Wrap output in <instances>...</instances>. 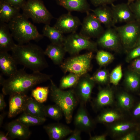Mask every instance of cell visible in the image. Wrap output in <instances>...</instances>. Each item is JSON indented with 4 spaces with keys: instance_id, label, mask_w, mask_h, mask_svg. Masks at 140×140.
<instances>
[{
    "instance_id": "obj_1",
    "label": "cell",
    "mask_w": 140,
    "mask_h": 140,
    "mask_svg": "<svg viewBox=\"0 0 140 140\" xmlns=\"http://www.w3.org/2000/svg\"><path fill=\"white\" fill-rule=\"evenodd\" d=\"M51 76L41 72L26 73L24 69L18 70L13 75L5 79L0 75V84L4 95L25 93L37 85L51 79Z\"/></svg>"
},
{
    "instance_id": "obj_2",
    "label": "cell",
    "mask_w": 140,
    "mask_h": 140,
    "mask_svg": "<svg viewBox=\"0 0 140 140\" xmlns=\"http://www.w3.org/2000/svg\"><path fill=\"white\" fill-rule=\"evenodd\" d=\"M11 51L17 64L33 72H41L48 66L44 51L36 44L30 43L26 45L16 44Z\"/></svg>"
},
{
    "instance_id": "obj_3",
    "label": "cell",
    "mask_w": 140,
    "mask_h": 140,
    "mask_svg": "<svg viewBox=\"0 0 140 140\" xmlns=\"http://www.w3.org/2000/svg\"><path fill=\"white\" fill-rule=\"evenodd\" d=\"M8 23L14 39L18 44H24L33 40L38 41L44 36L23 13H19Z\"/></svg>"
},
{
    "instance_id": "obj_4",
    "label": "cell",
    "mask_w": 140,
    "mask_h": 140,
    "mask_svg": "<svg viewBox=\"0 0 140 140\" xmlns=\"http://www.w3.org/2000/svg\"><path fill=\"white\" fill-rule=\"evenodd\" d=\"M50 80L51 99L62 109L66 123H70L72 120L73 112L78 101L74 90H63L58 87L51 79Z\"/></svg>"
},
{
    "instance_id": "obj_5",
    "label": "cell",
    "mask_w": 140,
    "mask_h": 140,
    "mask_svg": "<svg viewBox=\"0 0 140 140\" xmlns=\"http://www.w3.org/2000/svg\"><path fill=\"white\" fill-rule=\"evenodd\" d=\"M21 9L26 17L36 23L50 25L53 18L41 0H27Z\"/></svg>"
},
{
    "instance_id": "obj_6",
    "label": "cell",
    "mask_w": 140,
    "mask_h": 140,
    "mask_svg": "<svg viewBox=\"0 0 140 140\" xmlns=\"http://www.w3.org/2000/svg\"><path fill=\"white\" fill-rule=\"evenodd\" d=\"M63 46L65 51L71 54H76L84 50L90 51L97 50L96 43L76 32L65 37Z\"/></svg>"
},
{
    "instance_id": "obj_7",
    "label": "cell",
    "mask_w": 140,
    "mask_h": 140,
    "mask_svg": "<svg viewBox=\"0 0 140 140\" xmlns=\"http://www.w3.org/2000/svg\"><path fill=\"white\" fill-rule=\"evenodd\" d=\"M92 58V52H90L69 59L60 67L64 72L73 73L81 77L90 70Z\"/></svg>"
},
{
    "instance_id": "obj_8",
    "label": "cell",
    "mask_w": 140,
    "mask_h": 140,
    "mask_svg": "<svg viewBox=\"0 0 140 140\" xmlns=\"http://www.w3.org/2000/svg\"><path fill=\"white\" fill-rule=\"evenodd\" d=\"M121 42L126 48L135 46L140 35V23L135 20L119 26H114Z\"/></svg>"
},
{
    "instance_id": "obj_9",
    "label": "cell",
    "mask_w": 140,
    "mask_h": 140,
    "mask_svg": "<svg viewBox=\"0 0 140 140\" xmlns=\"http://www.w3.org/2000/svg\"><path fill=\"white\" fill-rule=\"evenodd\" d=\"M101 24L93 13H87L82 23L79 33L89 39L99 37L104 32Z\"/></svg>"
},
{
    "instance_id": "obj_10",
    "label": "cell",
    "mask_w": 140,
    "mask_h": 140,
    "mask_svg": "<svg viewBox=\"0 0 140 140\" xmlns=\"http://www.w3.org/2000/svg\"><path fill=\"white\" fill-rule=\"evenodd\" d=\"M85 74L80 77L74 90L78 101L84 104L90 100L95 81L91 77Z\"/></svg>"
},
{
    "instance_id": "obj_11",
    "label": "cell",
    "mask_w": 140,
    "mask_h": 140,
    "mask_svg": "<svg viewBox=\"0 0 140 140\" xmlns=\"http://www.w3.org/2000/svg\"><path fill=\"white\" fill-rule=\"evenodd\" d=\"M82 23L77 17L72 15L70 12L63 14L57 19L54 26L63 34L76 32Z\"/></svg>"
},
{
    "instance_id": "obj_12",
    "label": "cell",
    "mask_w": 140,
    "mask_h": 140,
    "mask_svg": "<svg viewBox=\"0 0 140 140\" xmlns=\"http://www.w3.org/2000/svg\"><path fill=\"white\" fill-rule=\"evenodd\" d=\"M111 5L115 24L119 23H127L136 20L129 5L127 3L117 4L113 3Z\"/></svg>"
},
{
    "instance_id": "obj_13",
    "label": "cell",
    "mask_w": 140,
    "mask_h": 140,
    "mask_svg": "<svg viewBox=\"0 0 140 140\" xmlns=\"http://www.w3.org/2000/svg\"><path fill=\"white\" fill-rule=\"evenodd\" d=\"M121 42L119 35L114 28H107L99 37L97 43L102 47L108 49H117Z\"/></svg>"
},
{
    "instance_id": "obj_14",
    "label": "cell",
    "mask_w": 140,
    "mask_h": 140,
    "mask_svg": "<svg viewBox=\"0 0 140 140\" xmlns=\"http://www.w3.org/2000/svg\"><path fill=\"white\" fill-rule=\"evenodd\" d=\"M28 97L25 93H16L10 95L8 117H13L23 112Z\"/></svg>"
},
{
    "instance_id": "obj_15",
    "label": "cell",
    "mask_w": 140,
    "mask_h": 140,
    "mask_svg": "<svg viewBox=\"0 0 140 140\" xmlns=\"http://www.w3.org/2000/svg\"><path fill=\"white\" fill-rule=\"evenodd\" d=\"M6 129L8 131L7 134L11 139H26L31 134L29 127L17 119L9 123L6 126Z\"/></svg>"
},
{
    "instance_id": "obj_16",
    "label": "cell",
    "mask_w": 140,
    "mask_h": 140,
    "mask_svg": "<svg viewBox=\"0 0 140 140\" xmlns=\"http://www.w3.org/2000/svg\"><path fill=\"white\" fill-rule=\"evenodd\" d=\"M74 118V124L81 131L88 132L92 128L93 123L84 107L83 104L80 103Z\"/></svg>"
},
{
    "instance_id": "obj_17",
    "label": "cell",
    "mask_w": 140,
    "mask_h": 140,
    "mask_svg": "<svg viewBox=\"0 0 140 140\" xmlns=\"http://www.w3.org/2000/svg\"><path fill=\"white\" fill-rule=\"evenodd\" d=\"M50 139L61 140L71 134L73 130L67 126L60 123H53L44 126Z\"/></svg>"
},
{
    "instance_id": "obj_18",
    "label": "cell",
    "mask_w": 140,
    "mask_h": 140,
    "mask_svg": "<svg viewBox=\"0 0 140 140\" xmlns=\"http://www.w3.org/2000/svg\"><path fill=\"white\" fill-rule=\"evenodd\" d=\"M17 65L8 52L0 51V70L2 74L8 77L13 75L18 70Z\"/></svg>"
},
{
    "instance_id": "obj_19",
    "label": "cell",
    "mask_w": 140,
    "mask_h": 140,
    "mask_svg": "<svg viewBox=\"0 0 140 140\" xmlns=\"http://www.w3.org/2000/svg\"><path fill=\"white\" fill-rule=\"evenodd\" d=\"M57 4L71 12H89L91 11L87 0H56Z\"/></svg>"
},
{
    "instance_id": "obj_20",
    "label": "cell",
    "mask_w": 140,
    "mask_h": 140,
    "mask_svg": "<svg viewBox=\"0 0 140 140\" xmlns=\"http://www.w3.org/2000/svg\"><path fill=\"white\" fill-rule=\"evenodd\" d=\"M8 23L0 22V51H11L15 44Z\"/></svg>"
},
{
    "instance_id": "obj_21",
    "label": "cell",
    "mask_w": 140,
    "mask_h": 140,
    "mask_svg": "<svg viewBox=\"0 0 140 140\" xmlns=\"http://www.w3.org/2000/svg\"><path fill=\"white\" fill-rule=\"evenodd\" d=\"M91 11L100 22L107 28L115 26L111 8L107 5L97 7L94 10H91Z\"/></svg>"
},
{
    "instance_id": "obj_22",
    "label": "cell",
    "mask_w": 140,
    "mask_h": 140,
    "mask_svg": "<svg viewBox=\"0 0 140 140\" xmlns=\"http://www.w3.org/2000/svg\"><path fill=\"white\" fill-rule=\"evenodd\" d=\"M65 51L62 45L51 43L44 51L45 55L48 56L55 65H61Z\"/></svg>"
},
{
    "instance_id": "obj_23",
    "label": "cell",
    "mask_w": 140,
    "mask_h": 140,
    "mask_svg": "<svg viewBox=\"0 0 140 140\" xmlns=\"http://www.w3.org/2000/svg\"><path fill=\"white\" fill-rule=\"evenodd\" d=\"M45 107L43 103L38 102L32 97H29L23 112L37 117L46 118Z\"/></svg>"
},
{
    "instance_id": "obj_24",
    "label": "cell",
    "mask_w": 140,
    "mask_h": 140,
    "mask_svg": "<svg viewBox=\"0 0 140 140\" xmlns=\"http://www.w3.org/2000/svg\"><path fill=\"white\" fill-rule=\"evenodd\" d=\"M20 10L0 1V22L8 23L20 13Z\"/></svg>"
},
{
    "instance_id": "obj_25",
    "label": "cell",
    "mask_w": 140,
    "mask_h": 140,
    "mask_svg": "<svg viewBox=\"0 0 140 140\" xmlns=\"http://www.w3.org/2000/svg\"><path fill=\"white\" fill-rule=\"evenodd\" d=\"M43 35L50 39L52 44L63 46L65 37L61 31L54 26L46 24L42 30Z\"/></svg>"
},
{
    "instance_id": "obj_26",
    "label": "cell",
    "mask_w": 140,
    "mask_h": 140,
    "mask_svg": "<svg viewBox=\"0 0 140 140\" xmlns=\"http://www.w3.org/2000/svg\"><path fill=\"white\" fill-rule=\"evenodd\" d=\"M113 102V96L112 91L105 89L100 90L95 100V104L98 108L110 105Z\"/></svg>"
},
{
    "instance_id": "obj_27",
    "label": "cell",
    "mask_w": 140,
    "mask_h": 140,
    "mask_svg": "<svg viewBox=\"0 0 140 140\" xmlns=\"http://www.w3.org/2000/svg\"><path fill=\"white\" fill-rule=\"evenodd\" d=\"M17 120L29 127L41 125L46 120V118L37 117L24 112Z\"/></svg>"
},
{
    "instance_id": "obj_28",
    "label": "cell",
    "mask_w": 140,
    "mask_h": 140,
    "mask_svg": "<svg viewBox=\"0 0 140 140\" xmlns=\"http://www.w3.org/2000/svg\"><path fill=\"white\" fill-rule=\"evenodd\" d=\"M121 117V114L114 110L105 111L98 116L97 121L100 123H110L120 120Z\"/></svg>"
},
{
    "instance_id": "obj_29",
    "label": "cell",
    "mask_w": 140,
    "mask_h": 140,
    "mask_svg": "<svg viewBox=\"0 0 140 140\" xmlns=\"http://www.w3.org/2000/svg\"><path fill=\"white\" fill-rule=\"evenodd\" d=\"M50 91L47 86H38L31 91L32 97L38 102L43 103L47 100Z\"/></svg>"
},
{
    "instance_id": "obj_30",
    "label": "cell",
    "mask_w": 140,
    "mask_h": 140,
    "mask_svg": "<svg viewBox=\"0 0 140 140\" xmlns=\"http://www.w3.org/2000/svg\"><path fill=\"white\" fill-rule=\"evenodd\" d=\"M81 77L71 72L63 77L60 80L59 88L63 90L75 86Z\"/></svg>"
},
{
    "instance_id": "obj_31",
    "label": "cell",
    "mask_w": 140,
    "mask_h": 140,
    "mask_svg": "<svg viewBox=\"0 0 140 140\" xmlns=\"http://www.w3.org/2000/svg\"><path fill=\"white\" fill-rule=\"evenodd\" d=\"M45 111L46 117L57 121L60 120L64 115L61 109L55 104L45 106Z\"/></svg>"
},
{
    "instance_id": "obj_32",
    "label": "cell",
    "mask_w": 140,
    "mask_h": 140,
    "mask_svg": "<svg viewBox=\"0 0 140 140\" xmlns=\"http://www.w3.org/2000/svg\"><path fill=\"white\" fill-rule=\"evenodd\" d=\"M127 86L130 89L135 90L137 89L140 85V79L139 76L134 73H128L125 79Z\"/></svg>"
},
{
    "instance_id": "obj_33",
    "label": "cell",
    "mask_w": 140,
    "mask_h": 140,
    "mask_svg": "<svg viewBox=\"0 0 140 140\" xmlns=\"http://www.w3.org/2000/svg\"><path fill=\"white\" fill-rule=\"evenodd\" d=\"M117 98L118 104L122 108L128 110L131 107L133 100L129 95L126 93H122L118 95Z\"/></svg>"
},
{
    "instance_id": "obj_34",
    "label": "cell",
    "mask_w": 140,
    "mask_h": 140,
    "mask_svg": "<svg viewBox=\"0 0 140 140\" xmlns=\"http://www.w3.org/2000/svg\"><path fill=\"white\" fill-rule=\"evenodd\" d=\"M96 59L100 65H105L111 62L114 59L113 55L110 53L103 50L97 52Z\"/></svg>"
},
{
    "instance_id": "obj_35",
    "label": "cell",
    "mask_w": 140,
    "mask_h": 140,
    "mask_svg": "<svg viewBox=\"0 0 140 140\" xmlns=\"http://www.w3.org/2000/svg\"><path fill=\"white\" fill-rule=\"evenodd\" d=\"M134 124L128 122H122L115 124L111 126L112 131L115 134L124 132L131 128Z\"/></svg>"
},
{
    "instance_id": "obj_36",
    "label": "cell",
    "mask_w": 140,
    "mask_h": 140,
    "mask_svg": "<svg viewBox=\"0 0 140 140\" xmlns=\"http://www.w3.org/2000/svg\"><path fill=\"white\" fill-rule=\"evenodd\" d=\"M122 67L120 65L117 66L112 71L110 76V82L116 85L122 77Z\"/></svg>"
},
{
    "instance_id": "obj_37",
    "label": "cell",
    "mask_w": 140,
    "mask_h": 140,
    "mask_svg": "<svg viewBox=\"0 0 140 140\" xmlns=\"http://www.w3.org/2000/svg\"><path fill=\"white\" fill-rule=\"evenodd\" d=\"M91 78L94 81L103 84L107 81L108 78V74L106 70H101L97 72Z\"/></svg>"
},
{
    "instance_id": "obj_38",
    "label": "cell",
    "mask_w": 140,
    "mask_h": 140,
    "mask_svg": "<svg viewBox=\"0 0 140 140\" xmlns=\"http://www.w3.org/2000/svg\"><path fill=\"white\" fill-rule=\"evenodd\" d=\"M129 5L136 20L140 23V0H137Z\"/></svg>"
},
{
    "instance_id": "obj_39",
    "label": "cell",
    "mask_w": 140,
    "mask_h": 140,
    "mask_svg": "<svg viewBox=\"0 0 140 140\" xmlns=\"http://www.w3.org/2000/svg\"><path fill=\"white\" fill-rule=\"evenodd\" d=\"M2 0L14 7L20 9H21L26 1V0Z\"/></svg>"
},
{
    "instance_id": "obj_40",
    "label": "cell",
    "mask_w": 140,
    "mask_h": 140,
    "mask_svg": "<svg viewBox=\"0 0 140 140\" xmlns=\"http://www.w3.org/2000/svg\"><path fill=\"white\" fill-rule=\"evenodd\" d=\"M129 53L127 60L129 61L140 56V46H136Z\"/></svg>"
},
{
    "instance_id": "obj_41",
    "label": "cell",
    "mask_w": 140,
    "mask_h": 140,
    "mask_svg": "<svg viewBox=\"0 0 140 140\" xmlns=\"http://www.w3.org/2000/svg\"><path fill=\"white\" fill-rule=\"evenodd\" d=\"M92 4L95 6L111 5L113 4L116 0H90Z\"/></svg>"
},
{
    "instance_id": "obj_42",
    "label": "cell",
    "mask_w": 140,
    "mask_h": 140,
    "mask_svg": "<svg viewBox=\"0 0 140 140\" xmlns=\"http://www.w3.org/2000/svg\"><path fill=\"white\" fill-rule=\"evenodd\" d=\"M81 131L76 128L71 134L70 136L66 139V140H81Z\"/></svg>"
},
{
    "instance_id": "obj_43",
    "label": "cell",
    "mask_w": 140,
    "mask_h": 140,
    "mask_svg": "<svg viewBox=\"0 0 140 140\" xmlns=\"http://www.w3.org/2000/svg\"><path fill=\"white\" fill-rule=\"evenodd\" d=\"M132 66L135 70L140 72V58L134 60L132 64Z\"/></svg>"
},
{
    "instance_id": "obj_44",
    "label": "cell",
    "mask_w": 140,
    "mask_h": 140,
    "mask_svg": "<svg viewBox=\"0 0 140 140\" xmlns=\"http://www.w3.org/2000/svg\"><path fill=\"white\" fill-rule=\"evenodd\" d=\"M4 95L3 93L0 94V110H3L5 107L6 104L4 99Z\"/></svg>"
},
{
    "instance_id": "obj_45",
    "label": "cell",
    "mask_w": 140,
    "mask_h": 140,
    "mask_svg": "<svg viewBox=\"0 0 140 140\" xmlns=\"http://www.w3.org/2000/svg\"><path fill=\"white\" fill-rule=\"evenodd\" d=\"M135 136L134 133L132 132L129 133L122 137L121 140H134L135 139Z\"/></svg>"
},
{
    "instance_id": "obj_46",
    "label": "cell",
    "mask_w": 140,
    "mask_h": 140,
    "mask_svg": "<svg viewBox=\"0 0 140 140\" xmlns=\"http://www.w3.org/2000/svg\"><path fill=\"white\" fill-rule=\"evenodd\" d=\"M106 139V135H103L94 136H90L89 139L90 140H105Z\"/></svg>"
},
{
    "instance_id": "obj_47",
    "label": "cell",
    "mask_w": 140,
    "mask_h": 140,
    "mask_svg": "<svg viewBox=\"0 0 140 140\" xmlns=\"http://www.w3.org/2000/svg\"><path fill=\"white\" fill-rule=\"evenodd\" d=\"M133 114L135 116H140V103L137 105L133 111Z\"/></svg>"
},
{
    "instance_id": "obj_48",
    "label": "cell",
    "mask_w": 140,
    "mask_h": 140,
    "mask_svg": "<svg viewBox=\"0 0 140 140\" xmlns=\"http://www.w3.org/2000/svg\"><path fill=\"white\" fill-rule=\"evenodd\" d=\"M11 139V138L6 134H5L3 132L1 131L0 132V140H9Z\"/></svg>"
},
{
    "instance_id": "obj_49",
    "label": "cell",
    "mask_w": 140,
    "mask_h": 140,
    "mask_svg": "<svg viewBox=\"0 0 140 140\" xmlns=\"http://www.w3.org/2000/svg\"><path fill=\"white\" fill-rule=\"evenodd\" d=\"M5 113H3L1 114L0 115V127H1L2 125V124L3 121V120L5 116Z\"/></svg>"
},
{
    "instance_id": "obj_50",
    "label": "cell",
    "mask_w": 140,
    "mask_h": 140,
    "mask_svg": "<svg viewBox=\"0 0 140 140\" xmlns=\"http://www.w3.org/2000/svg\"><path fill=\"white\" fill-rule=\"evenodd\" d=\"M140 46V35L138 39V40L137 41V43L135 46Z\"/></svg>"
},
{
    "instance_id": "obj_51",
    "label": "cell",
    "mask_w": 140,
    "mask_h": 140,
    "mask_svg": "<svg viewBox=\"0 0 140 140\" xmlns=\"http://www.w3.org/2000/svg\"><path fill=\"white\" fill-rule=\"evenodd\" d=\"M136 0H127V3L129 5H130L131 3Z\"/></svg>"
}]
</instances>
